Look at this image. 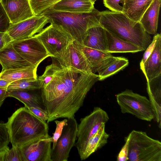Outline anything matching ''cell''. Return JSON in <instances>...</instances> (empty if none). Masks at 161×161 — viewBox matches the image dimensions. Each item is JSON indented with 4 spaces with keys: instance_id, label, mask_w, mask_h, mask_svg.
<instances>
[{
    "instance_id": "obj_1",
    "label": "cell",
    "mask_w": 161,
    "mask_h": 161,
    "mask_svg": "<svg viewBox=\"0 0 161 161\" xmlns=\"http://www.w3.org/2000/svg\"><path fill=\"white\" fill-rule=\"evenodd\" d=\"M54 74L50 82L41 88V95L49 118L48 123L60 118L74 117L83 106L98 74H88L61 65L53 57Z\"/></svg>"
},
{
    "instance_id": "obj_2",
    "label": "cell",
    "mask_w": 161,
    "mask_h": 161,
    "mask_svg": "<svg viewBox=\"0 0 161 161\" xmlns=\"http://www.w3.org/2000/svg\"><path fill=\"white\" fill-rule=\"evenodd\" d=\"M12 146L19 147L35 139L51 137L48 127L25 107L19 108L8 118L6 123Z\"/></svg>"
},
{
    "instance_id": "obj_3",
    "label": "cell",
    "mask_w": 161,
    "mask_h": 161,
    "mask_svg": "<svg viewBox=\"0 0 161 161\" xmlns=\"http://www.w3.org/2000/svg\"><path fill=\"white\" fill-rule=\"evenodd\" d=\"M99 21L106 30L145 50L152 42L151 36L141 24L133 20L124 12L106 10L100 12Z\"/></svg>"
},
{
    "instance_id": "obj_4",
    "label": "cell",
    "mask_w": 161,
    "mask_h": 161,
    "mask_svg": "<svg viewBox=\"0 0 161 161\" xmlns=\"http://www.w3.org/2000/svg\"><path fill=\"white\" fill-rule=\"evenodd\" d=\"M100 12L95 8L88 13H70L50 8L42 14L48 18L50 24L81 43L88 29L102 26L99 21Z\"/></svg>"
},
{
    "instance_id": "obj_5",
    "label": "cell",
    "mask_w": 161,
    "mask_h": 161,
    "mask_svg": "<svg viewBox=\"0 0 161 161\" xmlns=\"http://www.w3.org/2000/svg\"><path fill=\"white\" fill-rule=\"evenodd\" d=\"M131 161H161V142L146 132L133 130L125 138Z\"/></svg>"
},
{
    "instance_id": "obj_6",
    "label": "cell",
    "mask_w": 161,
    "mask_h": 161,
    "mask_svg": "<svg viewBox=\"0 0 161 161\" xmlns=\"http://www.w3.org/2000/svg\"><path fill=\"white\" fill-rule=\"evenodd\" d=\"M116 99L123 114H130L147 121H151L154 119L151 104L145 96L126 89L117 95Z\"/></svg>"
},
{
    "instance_id": "obj_7",
    "label": "cell",
    "mask_w": 161,
    "mask_h": 161,
    "mask_svg": "<svg viewBox=\"0 0 161 161\" xmlns=\"http://www.w3.org/2000/svg\"><path fill=\"white\" fill-rule=\"evenodd\" d=\"M109 119L106 112L98 107H94L89 114L80 119L78 125L77 140L75 143L79 156L91 137L97 131L103 123L106 124Z\"/></svg>"
},
{
    "instance_id": "obj_8",
    "label": "cell",
    "mask_w": 161,
    "mask_h": 161,
    "mask_svg": "<svg viewBox=\"0 0 161 161\" xmlns=\"http://www.w3.org/2000/svg\"><path fill=\"white\" fill-rule=\"evenodd\" d=\"M50 57H55L65 50L74 40L69 35L51 24L35 35Z\"/></svg>"
},
{
    "instance_id": "obj_9",
    "label": "cell",
    "mask_w": 161,
    "mask_h": 161,
    "mask_svg": "<svg viewBox=\"0 0 161 161\" xmlns=\"http://www.w3.org/2000/svg\"><path fill=\"white\" fill-rule=\"evenodd\" d=\"M62 133L54 147L52 148V161H67L77 139L78 124L74 117L67 118Z\"/></svg>"
},
{
    "instance_id": "obj_10",
    "label": "cell",
    "mask_w": 161,
    "mask_h": 161,
    "mask_svg": "<svg viewBox=\"0 0 161 161\" xmlns=\"http://www.w3.org/2000/svg\"><path fill=\"white\" fill-rule=\"evenodd\" d=\"M12 43L17 52L34 66L37 67L44 60L50 57L42 43L35 36L14 41Z\"/></svg>"
},
{
    "instance_id": "obj_11",
    "label": "cell",
    "mask_w": 161,
    "mask_h": 161,
    "mask_svg": "<svg viewBox=\"0 0 161 161\" xmlns=\"http://www.w3.org/2000/svg\"><path fill=\"white\" fill-rule=\"evenodd\" d=\"M48 23L44 15H35L17 23H11L7 32L13 41L26 39L40 32Z\"/></svg>"
},
{
    "instance_id": "obj_12",
    "label": "cell",
    "mask_w": 161,
    "mask_h": 161,
    "mask_svg": "<svg viewBox=\"0 0 161 161\" xmlns=\"http://www.w3.org/2000/svg\"><path fill=\"white\" fill-rule=\"evenodd\" d=\"M51 144L49 138H39L19 147L23 161H52Z\"/></svg>"
},
{
    "instance_id": "obj_13",
    "label": "cell",
    "mask_w": 161,
    "mask_h": 161,
    "mask_svg": "<svg viewBox=\"0 0 161 161\" xmlns=\"http://www.w3.org/2000/svg\"><path fill=\"white\" fill-rule=\"evenodd\" d=\"M53 57L64 67L87 73H92L84 55L74 41L65 50Z\"/></svg>"
},
{
    "instance_id": "obj_14",
    "label": "cell",
    "mask_w": 161,
    "mask_h": 161,
    "mask_svg": "<svg viewBox=\"0 0 161 161\" xmlns=\"http://www.w3.org/2000/svg\"><path fill=\"white\" fill-rule=\"evenodd\" d=\"M10 21L15 24L35 15L29 0H0Z\"/></svg>"
},
{
    "instance_id": "obj_15",
    "label": "cell",
    "mask_w": 161,
    "mask_h": 161,
    "mask_svg": "<svg viewBox=\"0 0 161 161\" xmlns=\"http://www.w3.org/2000/svg\"><path fill=\"white\" fill-rule=\"evenodd\" d=\"M74 42L84 55L94 74L98 73L116 58L109 53L89 48Z\"/></svg>"
},
{
    "instance_id": "obj_16",
    "label": "cell",
    "mask_w": 161,
    "mask_h": 161,
    "mask_svg": "<svg viewBox=\"0 0 161 161\" xmlns=\"http://www.w3.org/2000/svg\"><path fill=\"white\" fill-rule=\"evenodd\" d=\"M140 69L147 81L161 74V34H158L152 53Z\"/></svg>"
},
{
    "instance_id": "obj_17",
    "label": "cell",
    "mask_w": 161,
    "mask_h": 161,
    "mask_svg": "<svg viewBox=\"0 0 161 161\" xmlns=\"http://www.w3.org/2000/svg\"><path fill=\"white\" fill-rule=\"evenodd\" d=\"M0 64L2 70L34 66L17 52L12 42L0 50Z\"/></svg>"
},
{
    "instance_id": "obj_18",
    "label": "cell",
    "mask_w": 161,
    "mask_h": 161,
    "mask_svg": "<svg viewBox=\"0 0 161 161\" xmlns=\"http://www.w3.org/2000/svg\"><path fill=\"white\" fill-rule=\"evenodd\" d=\"M161 74L147 82V92L155 121L161 127Z\"/></svg>"
},
{
    "instance_id": "obj_19",
    "label": "cell",
    "mask_w": 161,
    "mask_h": 161,
    "mask_svg": "<svg viewBox=\"0 0 161 161\" xmlns=\"http://www.w3.org/2000/svg\"><path fill=\"white\" fill-rule=\"evenodd\" d=\"M161 0H154L143 14L139 22L149 34H155L158 26Z\"/></svg>"
},
{
    "instance_id": "obj_20",
    "label": "cell",
    "mask_w": 161,
    "mask_h": 161,
    "mask_svg": "<svg viewBox=\"0 0 161 161\" xmlns=\"http://www.w3.org/2000/svg\"><path fill=\"white\" fill-rule=\"evenodd\" d=\"M105 30L107 52L134 53L143 51L134 43L123 40Z\"/></svg>"
},
{
    "instance_id": "obj_21",
    "label": "cell",
    "mask_w": 161,
    "mask_h": 161,
    "mask_svg": "<svg viewBox=\"0 0 161 161\" xmlns=\"http://www.w3.org/2000/svg\"><path fill=\"white\" fill-rule=\"evenodd\" d=\"M80 44L89 48L107 52L105 29L102 26L89 29Z\"/></svg>"
},
{
    "instance_id": "obj_22",
    "label": "cell",
    "mask_w": 161,
    "mask_h": 161,
    "mask_svg": "<svg viewBox=\"0 0 161 161\" xmlns=\"http://www.w3.org/2000/svg\"><path fill=\"white\" fill-rule=\"evenodd\" d=\"M105 123H103L97 131L88 140L86 146L80 157L85 160L108 142L109 135L105 130Z\"/></svg>"
},
{
    "instance_id": "obj_23",
    "label": "cell",
    "mask_w": 161,
    "mask_h": 161,
    "mask_svg": "<svg viewBox=\"0 0 161 161\" xmlns=\"http://www.w3.org/2000/svg\"><path fill=\"white\" fill-rule=\"evenodd\" d=\"M90 0H61L51 8L58 11L73 13H88L94 8Z\"/></svg>"
},
{
    "instance_id": "obj_24",
    "label": "cell",
    "mask_w": 161,
    "mask_h": 161,
    "mask_svg": "<svg viewBox=\"0 0 161 161\" xmlns=\"http://www.w3.org/2000/svg\"><path fill=\"white\" fill-rule=\"evenodd\" d=\"M154 0H121L123 12L133 20L138 22Z\"/></svg>"
},
{
    "instance_id": "obj_25",
    "label": "cell",
    "mask_w": 161,
    "mask_h": 161,
    "mask_svg": "<svg viewBox=\"0 0 161 161\" xmlns=\"http://www.w3.org/2000/svg\"><path fill=\"white\" fill-rule=\"evenodd\" d=\"M35 90H14L8 91V97H14L22 103L25 106H33L38 107L44 110L46 108L42 101L41 95L34 91Z\"/></svg>"
},
{
    "instance_id": "obj_26",
    "label": "cell",
    "mask_w": 161,
    "mask_h": 161,
    "mask_svg": "<svg viewBox=\"0 0 161 161\" xmlns=\"http://www.w3.org/2000/svg\"><path fill=\"white\" fill-rule=\"evenodd\" d=\"M37 67H29L24 68L2 70L0 79L12 82L28 78H37Z\"/></svg>"
},
{
    "instance_id": "obj_27",
    "label": "cell",
    "mask_w": 161,
    "mask_h": 161,
    "mask_svg": "<svg viewBox=\"0 0 161 161\" xmlns=\"http://www.w3.org/2000/svg\"><path fill=\"white\" fill-rule=\"evenodd\" d=\"M128 60L125 58L116 57V59L108 64L98 73L99 80H102L115 74L127 66Z\"/></svg>"
},
{
    "instance_id": "obj_28",
    "label": "cell",
    "mask_w": 161,
    "mask_h": 161,
    "mask_svg": "<svg viewBox=\"0 0 161 161\" xmlns=\"http://www.w3.org/2000/svg\"><path fill=\"white\" fill-rule=\"evenodd\" d=\"M41 89L40 82L38 77L21 79L12 82L7 88L8 91L37 90Z\"/></svg>"
},
{
    "instance_id": "obj_29",
    "label": "cell",
    "mask_w": 161,
    "mask_h": 161,
    "mask_svg": "<svg viewBox=\"0 0 161 161\" xmlns=\"http://www.w3.org/2000/svg\"><path fill=\"white\" fill-rule=\"evenodd\" d=\"M35 15L42 14L61 0H29Z\"/></svg>"
},
{
    "instance_id": "obj_30",
    "label": "cell",
    "mask_w": 161,
    "mask_h": 161,
    "mask_svg": "<svg viewBox=\"0 0 161 161\" xmlns=\"http://www.w3.org/2000/svg\"><path fill=\"white\" fill-rule=\"evenodd\" d=\"M0 161H23L19 147L12 146L10 149L8 147L0 152Z\"/></svg>"
},
{
    "instance_id": "obj_31",
    "label": "cell",
    "mask_w": 161,
    "mask_h": 161,
    "mask_svg": "<svg viewBox=\"0 0 161 161\" xmlns=\"http://www.w3.org/2000/svg\"><path fill=\"white\" fill-rule=\"evenodd\" d=\"M10 142L9 135L6 123H0V152L8 147Z\"/></svg>"
},
{
    "instance_id": "obj_32",
    "label": "cell",
    "mask_w": 161,
    "mask_h": 161,
    "mask_svg": "<svg viewBox=\"0 0 161 161\" xmlns=\"http://www.w3.org/2000/svg\"><path fill=\"white\" fill-rule=\"evenodd\" d=\"M54 72L53 63L46 67L43 74L38 78L40 81L41 88L45 87L50 82L53 77Z\"/></svg>"
},
{
    "instance_id": "obj_33",
    "label": "cell",
    "mask_w": 161,
    "mask_h": 161,
    "mask_svg": "<svg viewBox=\"0 0 161 161\" xmlns=\"http://www.w3.org/2000/svg\"><path fill=\"white\" fill-rule=\"evenodd\" d=\"M67 119H65L61 121H54L56 124L55 130L53 134V136L49 138V141L53 143L52 148H53L55 146L57 140L62 133L64 127L67 123Z\"/></svg>"
},
{
    "instance_id": "obj_34",
    "label": "cell",
    "mask_w": 161,
    "mask_h": 161,
    "mask_svg": "<svg viewBox=\"0 0 161 161\" xmlns=\"http://www.w3.org/2000/svg\"><path fill=\"white\" fill-rule=\"evenodd\" d=\"M11 23L0 0V32H7Z\"/></svg>"
},
{
    "instance_id": "obj_35",
    "label": "cell",
    "mask_w": 161,
    "mask_h": 161,
    "mask_svg": "<svg viewBox=\"0 0 161 161\" xmlns=\"http://www.w3.org/2000/svg\"><path fill=\"white\" fill-rule=\"evenodd\" d=\"M31 112L38 118L46 122L48 120L49 117L46 111L38 107L33 106H25Z\"/></svg>"
},
{
    "instance_id": "obj_36",
    "label": "cell",
    "mask_w": 161,
    "mask_h": 161,
    "mask_svg": "<svg viewBox=\"0 0 161 161\" xmlns=\"http://www.w3.org/2000/svg\"><path fill=\"white\" fill-rule=\"evenodd\" d=\"M121 0H105L103 1L104 6L113 12H123V8L119 3Z\"/></svg>"
},
{
    "instance_id": "obj_37",
    "label": "cell",
    "mask_w": 161,
    "mask_h": 161,
    "mask_svg": "<svg viewBox=\"0 0 161 161\" xmlns=\"http://www.w3.org/2000/svg\"><path fill=\"white\" fill-rule=\"evenodd\" d=\"M158 34H157L154 36L151 42L145 50L146 51L143 54V58L140 63V67L143 65L148 58L152 53L156 42Z\"/></svg>"
},
{
    "instance_id": "obj_38",
    "label": "cell",
    "mask_w": 161,
    "mask_h": 161,
    "mask_svg": "<svg viewBox=\"0 0 161 161\" xmlns=\"http://www.w3.org/2000/svg\"><path fill=\"white\" fill-rule=\"evenodd\" d=\"M13 41V40L7 32H0V50Z\"/></svg>"
},
{
    "instance_id": "obj_39",
    "label": "cell",
    "mask_w": 161,
    "mask_h": 161,
    "mask_svg": "<svg viewBox=\"0 0 161 161\" xmlns=\"http://www.w3.org/2000/svg\"><path fill=\"white\" fill-rule=\"evenodd\" d=\"M125 144L121 148L117 158L118 161H128V150L127 143L125 142Z\"/></svg>"
},
{
    "instance_id": "obj_40",
    "label": "cell",
    "mask_w": 161,
    "mask_h": 161,
    "mask_svg": "<svg viewBox=\"0 0 161 161\" xmlns=\"http://www.w3.org/2000/svg\"><path fill=\"white\" fill-rule=\"evenodd\" d=\"M8 96L7 88H0V108L3 103L4 100Z\"/></svg>"
},
{
    "instance_id": "obj_41",
    "label": "cell",
    "mask_w": 161,
    "mask_h": 161,
    "mask_svg": "<svg viewBox=\"0 0 161 161\" xmlns=\"http://www.w3.org/2000/svg\"><path fill=\"white\" fill-rule=\"evenodd\" d=\"M11 82L8 81L0 79V88H7Z\"/></svg>"
},
{
    "instance_id": "obj_42",
    "label": "cell",
    "mask_w": 161,
    "mask_h": 161,
    "mask_svg": "<svg viewBox=\"0 0 161 161\" xmlns=\"http://www.w3.org/2000/svg\"><path fill=\"white\" fill-rule=\"evenodd\" d=\"M94 4V3L97 0H90ZM103 1H104L105 0H103Z\"/></svg>"
}]
</instances>
